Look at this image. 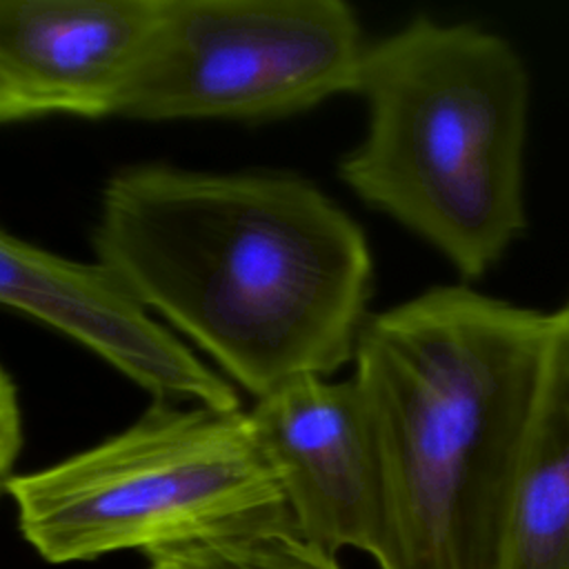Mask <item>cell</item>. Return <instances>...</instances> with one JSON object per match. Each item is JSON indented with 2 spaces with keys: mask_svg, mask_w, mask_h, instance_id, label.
<instances>
[{
  "mask_svg": "<svg viewBox=\"0 0 569 569\" xmlns=\"http://www.w3.org/2000/svg\"><path fill=\"white\" fill-rule=\"evenodd\" d=\"M164 0H0V67L51 113L111 116Z\"/></svg>",
  "mask_w": 569,
  "mask_h": 569,
  "instance_id": "cell-8",
  "label": "cell"
},
{
  "mask_svg": "<svg viewBox=\"0 0 569 569\" xmlns=\"http://www.w3.org/2000/svg\"><path fill=\"white\" fill-rule=\"evenodd\" d=\"M53 565L153 553L289 516L249 411L156 400L127 429L4 487Z\"/></svg>",
  "mask_w": 569,
  "mask_h": 569,
  "instance_id": "cell-4",
  "label": "cell"
},
{
  "mask_svg": "<svg viewBox=\"0 0 569 569\" xmlns=\"http://www.w3.org/2000/svg\"><path fill=\"white\" fill-rule=\"evenodd\" d=\"M249 418L298 531L336 556L356 549L380 565L387 547L382 467L353 378L289 380L256 398Z\"/></svg>",
  "mask_w": 569,
  "mask_h": 569,
  "instance_id": "cell-6",
  "label": "cell"
},
{
  "mask_svg": "<svg viewBox=\"0 0 569 569\" xmlns=\"http://www.w3.org/2000/svg\"><path fill=\"white\" fill-rule=\"evenodd\" d=\"M547 333L549 311L467 282L369 316L351 378L382 467L380 569H505Z\"/></svg>",
  "mask_w": 569,
  "mask_h": 569,
  "instance_id": "cell-2",
  "label": "cell"
},
{
  "mask_svg": "<svg viewBox=\"0 0 569 569\" xmlns=\"http://www.w3.org/2000/svg\"><path fill=\"white\" fill-rule=\"evenodd\" d=\"M22 449V409L16 382L0 362V491L13 476V465Z\"/></svg>",
  "mask_w": 569,
  "mask_h": 569,
  "instance_id": "cell-11",
  "label": "cell"
},
{
  "mask_svg": "<svg viewBox=\"0 0 569 569\" xmlns=\"http://www.w3.org/2000/svg\"><path fill=\"white\" fill-rule=\"evenodd\" d=\"M40 116H51L49 107L31 98L16 80L0 67V124L31 120Z\"/></svg>",
  "mask_w": 569,
  "mask_h": 569,
  "instance_id": "cell-12",
  "label": "cell"
},
{
  "mask_svg": "<svg viewBox=\"0 0 569 569\" xmlns=\"http://www.w3.org/2000/svg\"><path fill=\"white\" fill-rule=\"evenodd\" d=\"M147 569H340L336 553L305 538L291 516L147 553Z\"/></svg>",
  "mask_w": 569,
  "mask_h": 569,
  "instance_id": "cell-10",
  "label": "cell"
},
{
  "mask_svg": "<svg viewBox=\"0 0 569 569\" xmlns=\"http://www.w3.org/2000/svg\"><path fill=\"white\" fill-rule=\"evenodd\" d=\"M342 0H164L111 116L273 120L353 93L367 51Z\"/></svg>",
  "mask_w": 569,
  "mask_h": 569,
  "instance_id": "cell-5",
  "label": "cell"
},
{
  "mask_svg": "<svg viewBox=\"0 0 569 569\" xmlns=\"http://www.w3.org/2000/svg\"><path fill=\"white\" fill-rule=\"evenodd\" d=\"M505 569H569V296L549 311L511 489Z\"/></svg>",
  "mask_w": 569,
  "mask_h": 569,
  "instance_id": "cell-9",
  "label": "cell"
},
{
  "mask_svg": "<svg viewBox=\"0 0 569 569\" xmlns=\"http://www.w3.org/2000/svg\"><path fill=\"white\" fill-rule=\"evenodd\" d=\"M93 251L253 398L353 362L371 316L362 227L289 171L122 167L102 187Z\"/></svg>",
  "mask_w": 569,
  "mask_h": 569,
  "instance_id": "cell-1",
  "label": "cell"
},
{
  "mask_svg": "<svg viewBox=\"0 0 569 569\" xmlns=\"http://www.w3.org/2000/svg\"><path fill=\"white\" fill-rule=\"evenodd\" d=\"M353 93L367 129L342 182L462 280L489 273L527 229L522 56L480 24L418 16L367 44Z\"/></svg>",
  "mask_w": 569,
  "mask_h": 569,
  "instance_id": "cell-3",
  "label": "cell"
},
{
  "mask_svg": "<svg viewBox=\"0 0 569 569\" xmlns=\"http://www.w3.org/2000/svg\"><path fill=\"white\" fill-rule=\"evenodd\" d=\"M0 307L82 345L156 400L240 407L236 387L142 309L96 260L64 258L4 227Z\"/></svg>",
  "mask_w": 569,
  "mask_h": 569,
  "instance_id": "cell-7",
  "label": "cell"
}]
</instances>
